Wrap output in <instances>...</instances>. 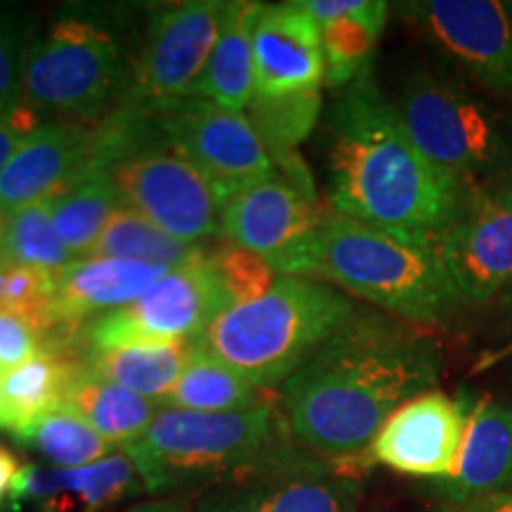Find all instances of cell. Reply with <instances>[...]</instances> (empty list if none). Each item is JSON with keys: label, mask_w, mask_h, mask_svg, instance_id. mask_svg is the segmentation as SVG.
Masks as SVG:
<instances>
[{"label": "cell", "mask_w": 512, "mask_h": 512, "mask_svg": "<svg viewBox=\"0 0 512 512\" xmlns=\"http://www.w3.org/2000/svg\"><path fill=\"white\" fill-rule=\"evenodd\" d=\"M226 10V0H185L152 10L126 102L155 107L195 98Z\"/></svg>", "instance_id": "30bf717a"}, {"label": "cell", "mask_w": 512, "mask_h": 512, "mask_svg": "<svg viewBox=\"0 0 512 512\" xmlns=\"http://www.w3.org/2000/svg\"><path fill=\"white\" fill-rule=\"evenodd\" d=\"M211 261L219 271V278L233 306L254 302L275 283L273 268L261 256L247 252V249L228 240L219 247H211Z\"/></svg>", "instance_id": "d6a6232c"}, {"label": "cell", "mask_w": 512, "mask_h": 512, "mask_svg": "<svg viewBox=\"0 0 512 512\" xmlns=\"http://www.w3.org/2000/svg\"><path fill=\"white\" fill-rule=\"evenodd\" d=\"M325 166L332 209L425 242L448 228L467 188L422 155L370 74L332 102Z\"/></svg>", "instance_id": "7a4b0ae2"}, {"label": "cell", "mask_w": 512, "mask_h": 512, "mask_svg": "<svg viewBox=\"0 0 512 512\" xmlns=\"http://www.w3.org/2000/svg\"><path fill=\"white\" fill-rule=\"evenodd\" d=\"M268 399V392L256 389L240 373L195 344L188 366L164 406L197 413H242Z\"/></svg>", "instance_id": "484cf974"}, {"label": "cell", "mask_w": 512, "mask_h": 512, "mask_svg": "<svg viewBox=\"0 0 512 512\" xmlns=\"http://www.w3.org/2000/svg\"><path fill=\"white\" fill-rule=\"evenodd\" d=\"M304 5L323 38L325 86L342 91L368 76L389 5L384 0H304Z\"/></svg>", "instance_id": "44dd1931"}, {"label": "cell", "mask_w": 512, "mask_h": 512, "mask_svg": "<svg viewBox=\"0 0 512 512\" xmlns=\"http://www.w3.org/2000/svg\"><path fill=\"white\" fill-rule=\"evenodd\" d=\"M323 209L318 195L275 171L228 200L223 207V238L273 266L309 238Z\"/></svg>", "instance_id": "2e32d148"}, {"label": "cell", "mask_w": 512, "mask_h": 512, "mask_svg": "<svg viewBox=\"0 0 512 512\" xmlns=\"http://www.w3.org/2000/svg\"><path fill=\"white\" fill-rule=\"evenodd\" d=\"M124 76L121 46L110 29L64 17L31 41L22 105L38 119L93 124L126 95Z\"/></svg>", "instance_id": "52a82bcc"}, {"label": "cell", "mask_w": 512, "mask_h": 512, "mask_svg": "<svg viewBox=\"0 0 512 512\" xmlns=\"http://www.w3.org/2000/svg\"><path fill=\"white\" fill-rule=\"evenodd\" d=\"M207 249V245H188V242L171 238L155 223L147 221L143 214L124 204L114 211L91 256L93 259L138 261V264L176 271V268L195 264L207 254Z\"/></svg>", "instance_id": "4316f807"}, {"label": "cell", "mask_w": 512, "mask_h": 512, "mask_svg": "<svg viewBox=\"0 0 512 512\" xmlns=\"http://www.w3.org/2000/svg\"><path fill=\"white\" fill-rule=\"evenodd\" d=\"M15 439L38 453L50 467H60V470L93 465L114 451V446L107 444L64 401L38 415L36 420H31L24 430L15 434Z\"/></svg>", "instance_id": "f1b7e54d"}, {"label": "cell", "mask_w": 512, "mask_h": 512, "mask_svg": "<svg viewBox=\"0 0 512 512\" xmlns=\"http://www.w3.org/2000/svg\"><path fill=\"white\" fill-rule=\"evenodd\" d=\"M46 351L41 332L19 313L0 309V377Z\"/></svg>", "instance_id": "836d02e7"}, {"label": "cell", "mask_w": 512, "mask_h": 512, "mask_svg": "<svg viewBox=\"0 0 512 512\" xmlns=\"http://www.w3.org/2000/svg\"><path fill=\"white\" fill-rule=\"evenodd\" d=\"M64 403H69L114 448L131 444L145 434L159 411L157 403L102 380L86 368H81L69 384Z\"/></svg>", "instance_id": "cb8c5ba5"}, {"label": "cell", "mask_w": 512, "mask_h": 512, "mask_svg": "<svg viewBox=\"0 0 512 512\" xmlns=\"http://www.w3.org/2000/svg\"><path fill=\"white\" fill-rule=\"evenodd\" d=\"M465 306H482L512 287V171L472 183L434 242Z\"/></svg>", "instance_id": "7c38bea8"}, {"label": "cell", "mask_w": 512, "mask_h": 512, "mask_svg": "<svg viewBox=\"0 0 512 512\" xmlns=\"http://www.w3.org/2000/svg\"><path fill=\"white\" fill-rule=\"evenodd\" d=\"M121 207L124 197L110 174L88 166L67 190L53 197V223L67 252L76 261L88 259L114 211Z\"/></svg>", "instance_id": "d4e9b609"}, {"label": "cell", "mask_w": 512, "mask_h": 512, "mask_svg": "<svg viewBox=\"0 0 512 512\" xmlns=\"http://www.w3.org/2000/svg\"><path fill=\"white\" fill-rule=\"evenodd\" d=\"M394 107L422 155L463 185L512 171L510 114L460 81L415 72Z\"/></svg>", "instance_id": "8992f818"}, {"label": "cell", "mask_w": 512, "mask_h": 512, "mask_svg": "<svg viewBox=\"0 0 512 512\" xmlns=\"http://www.w3.org/2000/svg\"><path fill=\"white\" fill-rule=\"evenodd\" d=\"M510 491H512V489H510Z\"/></svg>", "instance_id": "7bdbcfd3"}, {"label": "cell", "mask_w": 512, "mask_h": 512, "mask_svg": "<svg viewBox=\"0 0 512 512\" xmlns=\"http://www.w3.org/2000/svg\"><path fill=\"white\" fill-rule=\"evenodd\" d=\"M418 27L484 91L512 107V3L425 0L408 5Z\"/></svg>", "instance_id": "4fadbf2b"}, {"label": "cell", "mask_w": 512, "mask_h": 512, "mask_svg": "<svg viewBox=\"0 0 512 512\" xmlns=\"http://www.w3.org/2000/svg\"><path fill=\"white\" fill-rule=\"evenodd\" d=\"M8 219H10V211L0 204V256H3V240H5V228H8ZM3 271V266H0Z\"/></svg>", "instance_id": "ab89813d"}, {"label": "cell", "mask_w": 512, "mask_h": 512, "mask_svg": "<svg viewBox=\"0 0 512 512\" xmlns=\"http://www.w3.org/2000/svg\"><path fill=\"white\" fill-rule=\"evenodd\" d=\"M195 339L131 342L110 349H81L83 368L128 392L164 406L188 366Z\"/></svg>", "instance_id": "7402d4cb"}, {"label": "cell", "mask_w": 512, "mask_h": 512, "mask_svg": "<svg viewBox=\"0 0 512 512\" xmlns=\"http://www.w3.org/2000/svg\"><path fill=\"white\" fill-rule=\"evenodd\" d=\"M124 512H192L185 505L176 503V501H166V498H155V501H145L138 505H131Z\"/></svg>", "instance_id": "74e56055"}, {"label": "cell", "mask_w": 512, "mask_h": 512, "mask_svg": "<svg viewBox=\"0 0 512 512\" xmlns=\"http://www.w3.org/2000/svg\"><path fill=\"white\" fill-rule=\"evenodd\" d=\"M467 508H472L475 512H512V491L484 498V501H479L475 505H467Z\"/></svg>", "instance_id": "8d00e7d4"}, {"label": "cell", "mask_w": 512, "mask_h": 512, "mask_svg": "<svg viewBox=\"0 0 512 512\" xmlns=\"http://www.w3.org/2000/svg\"><path fill=\"white\" fill-rule=\"evenodd\" d=\"M264 3L233 0L195 98L216 102L235 112H247L256 95L252 34Z\"/></svg>", "instance_id": "603a6c76"}, {"label": "cell", "mask_w": 512, "mask_h": 512, "mask_svg": "<svg viewBox=\"0 0 512 512\" xmlns=\"http://www.w3.org/2000/svg\"><path fill=\"white\" fill-rule=\"evenodd\" d=\"M166 273V268L126 259L72 261L57 273L48 351L81 356V335L91 320L133 304Z\"/></svg>", "instance_id": "9a60e30c"}, {"label": "cell", "mask_w": 512, "mask_h": 512, "mask_svg": "<svg viewBox=\"0 0 512 512\" xmlns=\"http://www.w3.org/2000/svg\"><path fill=\"white\" fill-rule=\"evenodd\" d=\"M34 36L22 10L0 3V110L22 105L24 62Z\"/></svg>", "instance_id": "1f68e13d"}, {"label": "cell", "mask_w": 512, "mask_h": 512, "mask_svg": "<svg viewBox=\"0 0 512 512\" xmlns=\"http://www.w3.org/2000/svg\"><path fill=\"white\" fill-rule=\"evenodd\" d=\"M320 110H323L320 91L280 95V98L254 95L247 107V117L252 119L254 128L264 140L273 164H280L297 155V147L316 128Z\"/></svg>", "instance_id": "f546056e"}, {"label": "cell", "mask_w": 512, "mask_h": 512, "mask_svg": "<svg viewBox=\"0 0 512 512\" xmlns=\"http://www.w3.org/2000/svg\"><path fill=\"white\" fill-rule=\"evenodd\" d=\"M166 140L207 176L221 207L240 190L275 174V164L247 112L204 98L155 105Z\"/></svg>", "instance_id": "8fae6325"}, {"label": "cell", "mask_w": 512, "mask_h": 512, "mask_svg": "<svg viewBox=\"0 0 512 512\" xmlns=\"http://www.w3.org/2000/svg\"><path fill=\"white\" fill-rule=\"evenodd\" d=\"M12 427V420H10V408H8V401H5L3 392H0V430L10 432Z\"/></svg>", "instance_id": "f35d334b"}, {"label": "cell", "mask_w": 512, "mask_h": 512, "mask_svg": "<svg viewBox=\"0 0 512 512\" xmlns=\"http://www.w3.org/2000/svg\"><path fill=\"white\" fill-rule=\"evenodd\" d=\"M283 432L273 399L242 413L159 406L145 434L121 451L136 463L147 494L202 491L252 465Z\"/></svg>", "instance_id": "5b68a950"}, {"label": "cell", "mask_w": 512, "mask_h": 512, "mask_svg": "<svg viewBox=\"0 0 512 512\" xmlns=\"http://www.w3.org/2000/svg\"><path fill=\"white\" fill-rule=\"evenodd\" d=\"M330 460L306 451L283 432L271 446L221 482L197 494L192 512H358L361 482Z\"/></svg>", "instance_id": "ba28073f"}, {"label": "cell", "mask_w": 512, "mask_h": 512, "mask_svg": "<svg viewBox=\"0 0 512 512\" xmlns=\"http://www.w3.org/2000/svg\"><path fill=\"white\" fill-rule=\"evenodd\" d=\"M458 512H475V510H472V508H467V505H465V508H460Z\"/></svg>", "instance_id": "60d3db41"}, {"label": "cell", "mask_w": 512, "mask_h": 512, "mask_svg": "<svg viewBox=\"0 0 512 512\" xmlns=\"http://www.w3.org/2000/svg\"><path fill=\"white\" fill-rule=\"evenodd\" d=\"M145 491L136 463L124 451H114L98 463L74 470L50 465H24L10 510L34 512H105L126 498Z\"/></svg>", "instance_id": "d6986e66"}, {"label": "cell", "mask_w": 512, "mask_h": 512, "mask_svg": "<svg viewBox=\"0 0 512 512\" xmlns=\"http://www.w3.org/2000/svg\"><path fill=\"white\" fill-rule=\"evenodd\" d=\"M356 313L354 299L337 287L278 275L266 294L223 313L195 344L268 392L302 370Z\"/></svg>", "instance_id": "277c9868"}, {"label": "cell", "mask_w": 512, "mask_h": 512, "mask_svg": "<svg viewBox=\"0 0 512 512\" xmlns=\"http://www.w3.org/2000/svg\"><path fill=\"white\" fill-rule=\"evenodd\" d=\"M38 124H41V119L24 105L0 110V171L5 169L10 157L15 155L24 136H29Z\"/></svg>", "instance_id": "e575fe53"}, {"label": "cell", "mask_w": 512, "mask_h": 512, "mask_svg": "<svg viewBox=\"0 0 512 512\" xmlns=\"http://www.w3.org/2000/svg\"><path fill=\"white\" fill-rule=\"evenodd\" d=\"M439 375L441 351L427 332L387 313L358 309L283 384L280 420L294 444L316 456L370 458V444L389 415L432 392Z\"/></svg>", "instance_id": "6da1fadb"}, {"label": "cell", "mask_w": 512, "mask_h": 512, "mask_svg": "<svg viewBox=\"0 0 512 512\" xmlns=\"http://www.w3.org/2000/svg\"><path fill=\"white\" fill-rule=\"evenodd\" d=\"M467 411L444 392H425L389 415L368 456L411 477L446 479L456 467Z\"/></svg>", "instance_id": "5bb4252c"}, {"label": "cell", "mask_w": 512, "mask_h": 512, "mask_svg": "<svg viewBox=\"0 0 512 512\" xmlns=\"http://www.w3.org/2000/svg\"><path fill=\"white\" fill-rule=\"evenodd\" d=\"M439 489L456 505H475L512 489V408L484 396L470 408L456 467Z\"/></svg>", "instance_id": "ffe728a7"}, {"label": "cell", "mask_w": 512, "mask_h": 512, "mask_svg": "<svg viewBox=\"0 0 512 512\" xmlns=\"http://www.w3.org/2000/svg\"><path fill=\"white\" fill-rule=\"evenodd\" d=\"M252 53L256 95L280 98L320 91L325 83L323 38L304 0L261 8L252 34Z\"/></svg>", "instance_id": "e0dca14e"}, {"label": "cell", "mask_w": 512, "mask_h": 512, "mask_svg": "<svg viewBox=\"0 0 512 512\" xmlns=\"http://www.w3.org/2000/svg\"><path fill=\"white\" fill-rule=\"evenodd\" d=\"M230 309L233 302L211 261L209 247L202 259L169 271L133 304L91 320L81 335V349L197 339Z\"/></svg>", "instance_id": "9c48e42d"}, {"label": "cell", "mask_w": 512, "mask_h": 512, "mask_svg": "<svg viewBox=\"0 0 512 512\" xmlns=\"http://www.w3.org/2000/svg\"><path fill=\"white\" fill-rule=\"evenodd\" d=\"M24 465L10 451L8 446L0 444V508H8L10 498L15 494L19 477H22Z\"/></svg>", "instance_id": "d590c367"}, {"label": "cell", "mask_w": 512, "mask_h": 512, "mask_svg": "<svg viewBox=\"0 0 512 512\" xmlns=\"http://www.w3.org/2000/svg\"><path fill=\"white\" fill-rule=\"evenodd\" d=\"M76 261L67 247L62 245L53 223V200L29 204V207L10 211L8 228H5L3 256L0 266H24L38 271L60 273Z\"/></svg>", "instance_id": "4dcf8cb0"}, {"label": "cell", "mask_w": 512, "mask_h": 512, "mask_svg": "<svg viewBox=\"0 0 512 512\" xmlns=\"http://www.w3.org/2000/svg\"><path fill=\"white\" fill-rule=\"evenodd\" d=\"M95 126L41 121L0 171V204L8 211L53 200L93 162Z\"/></svg>", "instance_id": "ac0fdd59"}, {"label": "cell", "mask_w": 512, "mask_h": 512, "mask_svg": "<svg viewBox=\"0 0 512 512\" xmlns=\"http://www.w3.org/2000/svg\"><path fill=\"white\" fill-rule=\"evenodd\" d=\"M508 299H512V287L508 290Z\"/></svg>", "instance_id": "b9f144b4"}, {"label": "cell", "mask_w": 512, "mask_h": 512, "mask_svg": "<svg viewBox=\"0 0 512 512\" xmlns=\"http://www.w3.org/2000/svg\"><path fill=\"white\" fill-rule=\"evenodd\" d=\"M83 368L79 354H57L43 351L0 377V392L10 408V434L15 437L19 430L36 420L38 415L50 411L64 401L69 384Z\"/></svg>", "instance_id": "83f0119b"}, {"label": "cell", "mask_w": 512, "mask_h": 512, "mask_svg": "<svg viewBox=\"0 0 512 512\" xmlns=\"http://www.w3.org/2000/svg\"><path fill=\"white\" fill-rule=\"evenodd\" d=\"M271 268L332 283L418 328L451 323L465 306L434 242L370 226L330 204L309 238Z\"/></svg>", "instance_id": "3957f363"}]
</instances>
